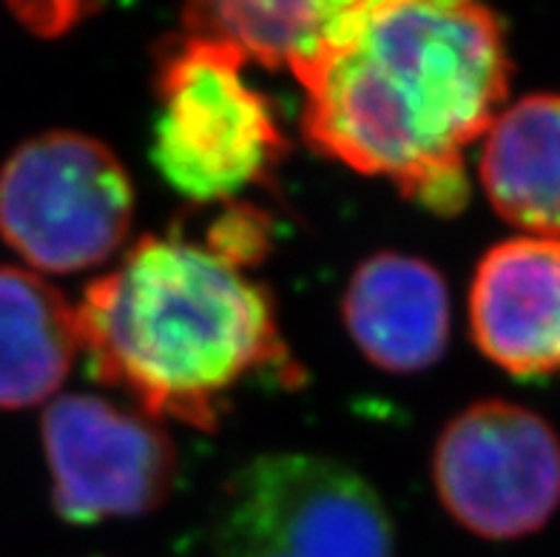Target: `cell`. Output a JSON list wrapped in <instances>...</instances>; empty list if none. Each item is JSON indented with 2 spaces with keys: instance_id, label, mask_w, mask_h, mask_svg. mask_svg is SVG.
I'll list each match as a JSON object with an SVG mask.
<instances>
[{
  "instance_id": "obj_1",
  "label": "cell",
  "mask_w": 560,
  "mask_h": 557,
  "mask_svg": "<svg viewBox=\"0 0 560 557\" xmlns=\"http://www.w3.org/2000/svg\"><path fill=\"white\" fill-rule=\"evenodd\" d=\"M305 85V135L430 211L467 202L464 149L504 112V26L476 3H348Z\"/></svg>"
},
{
  "instance_id": "obj_2",
  "label": "cell",
  "mask_w": 560,
  "mask_h": 557,
  "mask_svg": "<svg viewBox=\"0 0 560 557\" xmlns=\"http://www.w3.org/2000/svg\"><path fill=\"white\" fill-rule=\"evenodd\" d=\"M94 379L149 418L213 427L222 398L284 356L270 299L206 245L145 236L78 304Z\"/></svg>"
},
{
  "instance_id": "obj_3",
  "label": "cell",
  "mask_w": 560,
  "mask_h": 557,
  "mask_svg": "<svg viewBox=\"0 0 560 557\" xmlns=\"http://www.w3.org/2000/svg\"><path fill=\"white\" fill-rule=\"evenodd\" d=\"M245 63L234 46L188 35L160 66L151 160L194 202L234 199L284 149L277 114L248 83Z\"/></svg>"
},
{
  "instance_id": "obj_4",
  "label": "cell",
  "mask_w": 560,
  "mask_h": 557,
  "mask_svg": "<svg viewBox=\"0 0 560 557\" xmlns=\"http://www.w3.org/2000/svg\"><path fill=\"white\" fill-rule=\"evenodd\" d=\"M217 557H393V521L350 466L273 452L240 466L213 507Z\"/></svg>"
},
{
  "instance_id": "obj_5",
  "label": "cell",
  "mask_w": 560,
  "mask_h": 557,
  "mask_svg": "<svg viewBox=\"0 0 560 557\" xmlns=\"http://www.w3.org/2000/svg\"><path fill=\"white\" fill-rule=\"evenodd\" d=\"M131 217L135 185L94 137H32L0 169V236L43 274H80L112 259Z\"/></svg>"
},
{
  "instance_id": "obj_6",
  "label": "cell",
  "mask_w": 560,
  "mask_h": 557,
  "mask_svg": "<svg viewBox=\"0 0 560 557\" xmlns=\"http://www.w3.org/2000/svg\"><path fill=\"white\" fill-rule=\"evenodd\" d=\"M433 480L464 530L490 541L524 537L560 507V438L521 404H472L441 432Z\"/></svg>"
},
{
  "instance_id": "obj_7",
  "label": "cell",
  "mask_w": 560,
  "mask_h": 557,
  "mask_svg": "<svg viewBox=\"0 0 560 557\" xmlns=\"http://www.w3.org/2000/svg\"><path fill=\"white\" fill-rule=\"evenodd\" d=\"M51 498L69 523L137 518L168 498L177 452L154 418L97 395H57L43 413Z\"/></svg>"
},
{
  "instance_id": "obj_8",
  "label": "cell",
  "mask_w": 560,
  "mask_h": 557,
  "mask_svg": "<svg viewBox=\"0 0 560 557\" xmlns=\"http://www.w3.org/2000/svg\"><path fill=\"white\" fill-rule=\"evenodd\" d=\"M469 330L512 375L560 373V240L515 236L478 262Z\"/></svg>"
},
{
  "instance_id": "obj_9",
  "label": "cell",
  "mask_w": 560,
  "mask_h": 557,
  "mask_svg": "<svg viewBox=\"0 0 560 557\" xmlns=\"http://www.w3.org/2000/svg\"><path fill=\"white\" fill-rule=\"evenodd\" d=\"M345 325L370 364L390 373L433 368L450 341V293L430 262L370 256L345 290Z\"/></svg>"
},
{
  "instance_id": "obj_10",
  "label": "cell",
  "mask_w": 560,
  "mask_h": 557,
  "mask_svg": "<svg viewBox=\"0 0 560 557\" xmlns=\"http://www.w3.org/2000/svg\"><path fill=\"white\" fill-rule=\"evenodd\" d=\"M481 185L506 222L560 240V94L504 106L481 146Z\"/></svg>"
},
{
  "instance_id": "obj_11",
  "label": "cell",
  "mask_w": 560,
  "mask_h": 557,
  "mask_svg": "<svg viewBox=\"0 0 560 557\" xmlns=\"http://www.w3.org/2000/svg\"><path fill=\"white\" fill-rule=\"evenodd\" d=\"M78 356V307L43 276L0 268V409L49 404Z\"/></svg>"
},
{
  "instance_id": "obj_12",
  "label": "cell",
  "mask_w": 560,
  "mask_h": 557,
  "mask_svg": "<svg viewBox=\"0 0 560 557\" xmlns=\"http://www.w3.org/2000/svg\"><path fill=\"white\" fill-rule=\"evenodd\" d=\"M348 3H254L222 0L185 12L188 35L234 46L245 60L291 69L302 78L334 37Z\"/></svg>"
},
{
  "instance_id": "obj_13",
  "label": "cell",
  "mask_w": 560,
  "mask_h": 557,
  "mask_svg": "<svg viewBox=\"0 0 560 557\" xmlns=\"http://www.w3.org/2000/svg\"><path fill=\"white\" fill-rule=\"evenodd\" d=\"M208 251L234 268H248L268 251V219L254 208H228L208 233Z\"/></svg>"
}]
</instances>
